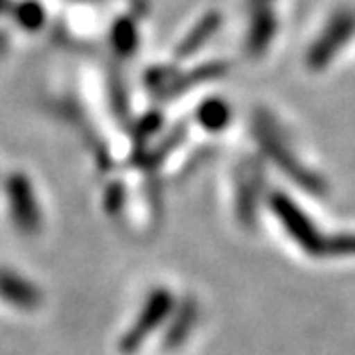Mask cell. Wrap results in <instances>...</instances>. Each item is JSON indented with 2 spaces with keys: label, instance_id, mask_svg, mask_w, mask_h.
Instances as JSON below:
<instances>
[{
  "label": "cell",
  "instance_id": "6da1fadb",
  "mask_svg": "<svg viewBox=\"0 0 355 355\" xmlns=\"http://www.w3.org/2000/svg\"><path fill=\"white\" fill-rule=\"evenodd\" d=\"M0 294L12 304L20 306H34L38 300V292L34 291V286L12 272H0Z\"/></svg>",
  "mask_w": 355,
  "mask_h": 355
}]
</instances>
